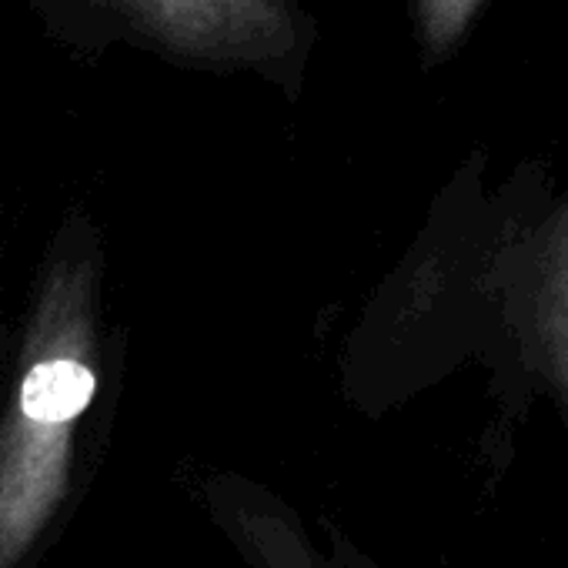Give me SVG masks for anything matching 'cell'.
<instances>
[{
	"label": "cell",
	"instance_id": "4",
	"mask_svg": "<svg viewBox=\"0 0 568 568\" xmlns=\"http://www.w3.org/2000/svg\"><path fill=\"white\" fill-rule=\"evenodd\" d=\"M237 525L257 568H315L305 541H298L295 528L277 515L261 508H237Z\"/></svg>",
	"mask_w": 568,
	"mask_h": 568
},
{
	"label": "cell",
	"instance_id": "5",
	"mask_svg": "<svg viewBox=\"0 0 568 568\" xmlns=\"http://www.w3.org/2000/svg\"><path fill=\"white\" fill-rule=\"evenodd\" d=\"M481 4L485 0H418V28L425 51L432 58L448 54L462 41Z\"/></svg>",
	"mask_w": 568,
	"mask_h": 568
},
{
	"label": "cell",
	"instance_id": "2",
	"mask_svg": "<svg viewBox=\"0 0 568 568\" xmlns=\"http://www.w3.org/2000/svg\"><path fill=\"white\" fill-rule=\"evenodd\" d=\"M525 271L528 348L568 412V197L535 234Z\"/></svg>",
	"mask_w": 568,
	"mask_h": 568
},
{
	"label": "cell",
	"instance_id": "1",
	"mask_svg": "<svg viewBox=\"0 0 568 568\" xmlns=\"http://www.w3.org/2000/svg\"><path fill=\"white\" fill-rule=\"evenodd\" d=\"M91 325V264L64 257L41 288L0 425V568L28 561L68 495L74 432L98 388Z\"/></svg>",
	"mask_w": 568,
	"mask_h": 568
},
{
	"label": "cell",
	"instance_id": "3",
	"mask_svg": "<svg viewBox=\"0 0 568 568\" xmlns=\"http://www.w3.org/2000/svg\"><path fill=\"white\" fill-rule=\"evenodd\" d=\"M168 41L194 51L264 48L281 28L277 0H131Z\"/></svg>",
	"mask_w": 568,
	"mask_h": 568
}]
</instances>
